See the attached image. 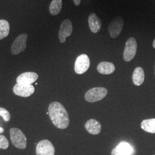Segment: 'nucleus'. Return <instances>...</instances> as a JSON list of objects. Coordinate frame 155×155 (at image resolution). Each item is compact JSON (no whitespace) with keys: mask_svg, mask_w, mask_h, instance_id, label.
I'll use <instances>...</instances> for the list:
<instances>
[{"mask_svg":"<svg viewBox=\"0 0 155 155\" xmlns=\"http://www.w3.org/2000/svg\"><path fill=\"white\" fill-rule=\"evenodd\" d=\"M72 30V22L70 20L66 19L62 21L59 32V39L61 43H63L66 41L67 38L71 35Z\"/></svg>","mask_w":155,"mask_h":155,"instance_id":"obj_9","label":"nucleus"},{"mask_svg":"<svg viewBox=\"0 0 155 155\" xmlns=\"http://www.w3.org/2000/svg\"><path fill=\"white\" fill-rule=\"evenodd\" d=\"M10 136L12 144L17 148L24 150L27 147V140L22 131L16 127L10 129Z\"/></svg>","mask_w":155,"mask_h":155,"instance_id":"obj_2","label":"nucleus"},{"mask_svg":"<svg viewBox=\"0 0 155 155\" xmlns=\"http://www.w3.org/2000/svg\"><path fill=\"white\" fill-rule=\"evenodd\" d=\"M137 44L136 39L130 38L126 42L124 51V60L127 62L131 61L136 54Z\"/></svg>","mask_w":155,"mask_h":155,"instance_id":"obj_4","label":"nucleus"},{"mask_svg":"<svg viewBox=\"0 0 155 155\" xmlns=\"http://www.w3.org/2000/svg\"><path fill=\"white\" fill-rule=\"evenodd\" d=\"M90 61L89 56L86 54L79 56L75 63L74 70L77 74H83L89 69Z\"/></svg>","mask_w":155,"mask_h":155,"instance_id":"obj_8","label":"nucleus"},{"mask_svg":"<svg viewBox=\"0 0 155 155\" xmlns=\"http://www.w3.org/2000/svg\"><path fill=\"white\" fill-rule=\"evenodd\" d=\"M73 1H74V3L75 5L79 6L81 4V0H73Z\"/></svg>","mask_w":155,"mask_h":155,"instance_id":"obj_22","label":"nucleus"},{"mask_svg":"<svg viewBox=\"0 0 155 155\" xmlns=\"http://www.w3.org/2000/svg\"><path fill=\"white\" fill-rule=\"evenodd\" d=\"M152 45H153V48L155 49V39L154 40H153V44H152Z\"/></svg>","mask_w":155,"mask_h":155,"instance_id":"obj_24","label":"nucleus"},{"mask_svg":"<svg viewBox=\"0 0 155 155\" xmlns=\"http://www.w3.org/2000/svg\"><path fill=\"white\" fill-rule=\"evenodd\" d=\"M28 35L22 33L15 40L11 46V52L13 55H18L24 51L27 47Z\"/></svg>","mask_w":155,"mask_h":155,"instance_id":"obj_5","label":"nucleus"},{"mask_svg":"<svg viewBox=\"0 0 155 155\" xmlns=\"http://www.w3.org/2000/svg\"><path fill=\"white\" fill-rule=\"evenodd\" d=\"M107 94V90L105 87H94L88 90L84 95L87 102L94 103L104 99Z\"/></svg>","mask_w":155,"mask_h":155,"instance_id":"obj_3","label":"nucleus"},{"mask_svg":"<svg viewBox=\"0 0 155 155\" xmlns=\"http://www.w3.org/2000/svg\"><path fill=\"white\" fill-rule=\"evenodd\" d=\"M0 116L2 117L6 122L9 121L11 119V114L9 111L7 110L5 108L0 107Z\"/></svg>","mask_w":155,"mask_h":155,"instance_id":"obj_20","label":"nucleus"},{"mask_svg":"<svg viewBox=\"0 0 155 155\" xmlns=\"http://www.w3.org/2000/svg\"><path fill=\"white\" fill-rule=\"evenodd\" d=\"M133 152L131 145L127 142L122 141L111 151V155H130Z\"/></svg>","mask_w":155,"mask_h":155,"instance_id":"obj_12","label":"nucleus"},{"mask_svg":"<svg viewBox=\"0 0 155 155\" xmlns=\"http://www.w3.org/2000/svg\"><path fill=\"white\" fill-rule=\"evenodd\" d=\"M4 132V129L1 127H0V133H2Z\"/></svg>","mask_w":155,"mask_h":155,"instance_id":"obj_23","label":"nucleus"},{"mask_svg":"<svg viewBox=\"0 0 155 155\" xmlns=\"http://www.w3.org/2000/svg\"><path fill=\"white\" fill-rule=\"evenodd\" d=\"M114 65L108 61H102L98 64L97 66V70L101 74L109 75L114 72L115 71Z\"/></svg>","mask_w":155,"mask_h":155,"instance_id":"obj_15","label":"nucleus"},{"mask_svg":"<svg viewBox=\"0 0 155 155\" xmlns=\"http://www.w3.org/2000/svg\"><path fill=\"white\" fill-rule=\"evenodd\" d=\"M85 129L91 134H98L101 131V125L99 121L95 119L88 120L84 125Z\"/></svg>","mask_w":155,"mask_h":155,"instance_id":"obj_14","label":"nucleus"},{"mask_svg":"<svg viewBox=\"0 0 155 155\" xmlns=\"http://www.w3.org/2000/svg\"></svg>","mask_w":155,"mask_h":155,"instance_id":"obj_25","label":"nucleus"},{"mask_svg":"<svg viewBox=\"0 0 155 155\" xmlns=\"http://www.w3.org/2000/svg\"><path fill=\"white\" fill-rule=\"evenodd\" d=\"M9 23L5 20H0V40L7 37L9 33Z\"/></svg>","mask_w":155,"mask_h":155,"instance_id":"obj_19","label":"nucleus"},{"mask_svg":"<svg viewBox=\"0 0 155 155\" xmlns=\"http://www.w3.org/2000/svg\"><path fill=\"white\" fill-rule=\"evenodd\" d=\"M144 70L141 67H137L134 70L132 76L133 83L136 86H140L144 82Z\"/></svg>","mask_w":155,"mask_h":155,"instance_id":"obj_16","label":"nucleus"},{"mask_svg":"<svg viewBox=\"0 0 155 155\" xmlns=\"http://www.w3.org/2000/svg\"><path fill=\"white\" fill-rule=\"evenodd\" d=\"M88 22L90 29L93 33H98L100 31L102 26L101 21L100 18L94 13H92L90 15Z\"/></svg>","mask_w":155,"mask_h":155,"instance_id":"obj_13","label":"nucleus"},{"mask_svg":"<svg viewBox=\"0 0 155 155\" xmlns=\"http://www.w3.org/2000/svg\"><path fill=\"white\" fill-rule=\"evenodd\" d=\"M62 8L61 0H52L50 4L49 11L53 16L58 15L61 11Z\"/></svg>","mask_w":155,"mask_h":155,"instance_id":"obj_18","label":"nucleus"},{"mask_svg":"<svg viewBox=\"0 0 155 155\" xmlns=\"http://www.w3.org/2000/svg\"><path fill=\"white\" fill-rule=\"evenodd\" d=\"M36 152V155H55V150L49 140H43L37 145Z\"/></svg>","mask_w":155,"mask_h":155,"instance_id":"obj_7","label":"nucleus"},{"mask_svg":"<svg viewBox=\"0 0 155 155\" xmlns=\"http://www.w3.org/2000/svg\"><path fill=\"white\" fill-rule=\"evenodd\" d=\"M50 119L56 127L66 129L70 123L69 116L64 107L58 102H53L48 106Z\"/></svg>","mask_w":155,"mask_h":155,"instance_id":"obj_1","label":"nucleus"},{"mask_svg":"<svg viewBox=\"0 0 155 155\" xmlns=\"http://www.w3.org/2000/svg\"><path fill=\"white\" fill-rule=\"evenodd\" d=\"M13 93L22 97H28L34 93L35 88L32 84L17 83L13 87Z\"/></svg>","mask_w":155,"mask_h":155,"instance_id":"obj_10","label":"nucleus"},{"mask_svg":"<svg viewBox=\"0 0 155 155\" xmlns=\"http://www.w3.org/2000/svg\"><path fill=\"white\" fill-rule=\"evenodd\" d=\"M141 127L147 132L155 133V118L144 120L141 124Z\"/></svg>","mask_w":155,"mask_h":155,"instance_id":"obj_17","label":"nucleus"},{"mask_svg":"<svg viewBox=\"0 0 155 155\" xmlns=\"http://www.w3.org/2000/svg\"><path fill=\"white\" fill-rule=\"evenodd\" d=\"M124 25V20L121 16L117 17L109 25L108 31L111 38H117L122 32Z\"/></svg>","mask_w":155,"mask_h":155,"instance_id":"obj_6","label":"nucleus"},{"mask_svg":"<svg viewBox=\"0 0 155 155\" xmlns=\"http://www.w3.org/2000/svg\"><path fill=\"white\" fill-rule=\"evenodd\" d=\"M9 141L5 136L0 135V149L6 150L9 147Z\"/></svg>","mask_w":155,"mask_h":155,"instance_id":"obj_21","label":"nucleus"},{"mask_svg":"<svg viewBox=\"0 0 155 155\" xmlns=\"http://www.w3.org/2000/svg\"><path fill=\"white\" fill-rule=\"evenodd\" d=\"M39 76L38 74L33 72H24L17 78V83L32 84L35 82L38 79Z\"/></svg>","mask_w":155,"mask_h":155,"instance_id":"obj_11","label":"nucleus"}]
</instances>
